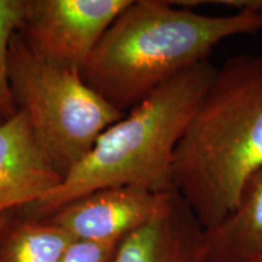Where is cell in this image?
I'll use <instances>...</instances> for the list:
<instances>
[{
  "label": "cell",
  "mask_w": 262,
  "mask_h": 262,
  "mask_svg": "<svg viewBox=\"0 0 262 262\" xmlns=\"http://www.w3.org/2000/svg\"><path fill=\"white\" fill-rule=\"evenodd\" d=\"M262 169V55L241 54L217 67L179 140L172 188L204 231L237 208Z\"/></svg>",
  "instance_id": "obj_1"
},
{
  "label": "cell",
  "mask_w": 262,
  "mask_h": 262,
  "mask_svg": "<svg viewBox=\"0 0 262 262\" xmlns=\"http://www.w3.org/2000/svg\"><path fill=\"white\" fill-rule=\"evenodd\" d=\"M262 31V14L205 15L173 0H131L81 67L83 79L122 113L193 66L222 41Z\"/></svg>",
  "instance_id": "obj_2"
},
{
  "label": "cell",
  "mask_w": 262,
  "mask_h": 262,
  "mask_svg": "<svg viewBox=\"0 0 262 262\" xmlns=\"http://www.w3.org/2000/svg\"><path fill=\"white\" fill-rule=\"evenodd\" d=\"M216 71L203 61L153 91L103 131L60 185L19 211L44 220L79 196L107 187L171 191L175 148Z\"/></svg>",
  "instance_id": "obj_3"
},
{
  "label": "cell",
  "mask_w": 262,
  "mask_h": 262,
  "mask_svg": "<svg viewBox=\"0 0 262 262\" xmlns=\"http://www.w3.org/2000/svg\"><path fill=\"white\" fill-rule=\"evenodd\" d=\"M8 79L16 108L62 180L125 116L85 83L80 70L41 56L18 32L10 39Z\"/></svg>",
  "instance_id": "obj_4"
},
{
  "label": "cell",
  "mask_w": 262,
  "mask_h": 262,
  "mask_svg": "<svg viewBox=\"0 0 262 262\" xmlns=\"http://www.w3.org/2000/svg\"><path fill=\"white\" fill-rule=\"evenodd\" d=\"M131 0H26L17 32L41 56L81 71Z\"/></svg>",
  "instance_id": "obj_5"
},
{
  "label": "cell",
  "mask_w": 262,
  "mask_h": 262,
  "mask_svg": "<svg viewBox=\"0 0 262 262\" xmlns=\"http://www.w3.org/2000/svg\"><path fill=\"white\" fill-rule=\"evenodd\" d=\"M165 193L137 187L100 188L68 203L44 220L63 229L74 241L122 242L152 220Z\"/></svg>",
  "instance_id": "obj_6"
},
{
  "label": "cell",
  "mask_w": 262,
  "mask_h": 262,
  "mask_svg": "<svg viewBox=\"0 0 262 262\" xmlns=\"http://www.w3.org/2000/svg\"><path fill=\"white\" fill-rule=\"evenodd\" d=\"M61 175L39 146L27 116L0 123V214L19 210L60 185Z\"/></svg>",
  "instance_id": "obj_7"
},
{
  "label": "cell",
  "mask_w": 262,
  "mask_h": 262,
  "mask_svg": "<svg viewBox=\"0 0 262 262\" xmlns=\"http://www.w3.org/2000/svg\"><path fill=\"white\" fill-rule=\"evenodd\" d=\"M113 262H205L204 228L171 189L152 220L120 242Z\"/></svg>",
  "instance_id": "obj_8"
},
{
  "label": "cell",
  "mask_w": 262,
  "mask_h": 262,
  "mask_svg": "<svg viewBox=\"0 0 262 262\" xmlns=\"http://www.w3.org/2000/svg\"><path fill=\"white\" fill-rule=\"evenodd\" d=\"M205 262H244L262 253V169L244 189L234 211L204 231Z\"/></svg>",
  "instance_id": "obj_9"
},
{
  "label": "cell",
  "mask_w": 262,
  "mask_h": 262,
  "mask_svg": "<svg viewBox=\"0 0 262 262\" xmlns=\"http://www.w3.org/2000/svg\"><path fill=\"white\" fill-rule=\"evenodd\" d=\"M73 241L57 226L14 210L0 227V262H58Z\"/></svg>",
  "instance_id": "obj_10"
},
{
  "label": "cell",
  "mask_w": 262,
  "mask_h": 262,
  "mask_svg": "<svg viewBox=\"0 0 262 262\" xmlns=\"http://www.w3.org/2000/svg\"><path fill=\"white\" fill-rule=\"evenodd\" d=\"M26 0H0V116L9 119L17 113L8 79L10 39L17 32Z\"/></svg>",
  "instance_id": "obj_11"
},
{
  "label": "cell",
  "mask_w": 262,
  "mask_h": 262,
  "mask_svg": "<svg viewBox=\"0 0 262 262\" xmlns=\"http://www.w3.org/2000/svg\"><path fill=\"white\" fill-rule=\"evenodd\" d=\"M119 244L73 241L58 262H113Z\"/></svg>",
  "instance_id": "obj_12"
},
{
  "label": "cell",
  "mask_w": 262,
  "mask_h": 262,
  "mask_svg": "<svg viewBox=\"0 0 262 262\" xmlns=\"http://www.w3.org/2000/svg\"><path fill=\"white\" fill-rule=\"evenodd\" d=\"M176 5L192 9L199 5H219L234 10V12H257L262 14V0H173Z\"/></svg>",
  "instance_id": "obj_13"
},
{
  "label": "cell",
  "mask_w": 262,
  "mask_h": 262,
  "mask_svg": "<svg viewBox=\"0 0 262 262\" xmlns=\"http://www.w3.org/2000/svg\"><path fill=\"white\" fill-rule=\"evenodd\" d=\"M12 211H14V210H12ZM10 212H11V211H8V212H3V214H0V227H2L3 224H4L6 219H8V216H9Z\"/></svg>",
  "instance_id": "obj_14"
},
{
  "label": "cell",
  "mask_w": 262,
  "mask_h": 262,
  "mask_svg": "<svg viewBox=\"0 0 262 262\" xmlns=\"http://www.w3.org/2000/svg\"><path fill=\"white\" fill-rule=\"evenodd\" d=\"M244 262H262V253H261V254H258V255H256V256H254V257L249 258V260L244 261Z\"/></svg>",
  "instance_id": "obj_15"
},
{
  "label": "cell",
  "mask_w": 262,
  "mask_h": 262,
  "mask_svg": "<svg viewBox=\"0 0 262 262\" xmlns=\"http://www.w3.org/2000/svg\"><path fill=\"white\" fill-rule=\"evenodd\" d=\"M3 120H5V119H3V117H2V116H0V123H2V122H3Z\"/></svg>",
  "instance_id": "obj_16"
}]
</instances>
